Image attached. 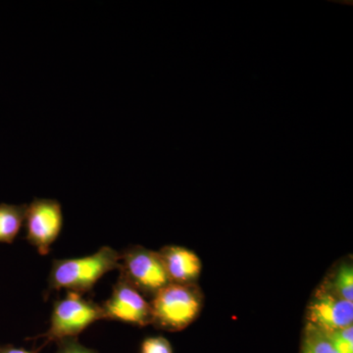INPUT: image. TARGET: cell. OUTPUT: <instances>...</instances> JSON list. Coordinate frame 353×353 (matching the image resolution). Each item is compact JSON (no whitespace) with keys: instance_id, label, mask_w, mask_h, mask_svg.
<instances>
[{"instance_id":"6","label":"cell","mask_w":353,"mask_h":353,"mask_svg":"<svg viewBox=\"0 0 353 353\" xmlns=\"http://www.w3.org/2000/svg\"><path fill=\"white\" fill-rule=\"evenodd\" d=\"M104 319L145 327L152 323V305L126 281L119 278L112 294L101 306Z\"/></svg>"},{"instance_id":"4","label":"cell","mask_w":353,"mask_h":353,"mask_svg":"<svg viewBox=\"0 0 353 353\" xmlns=\"http://www.w3.org/2000/svg\"><path fill=\"white\" fill-rule=\"evenodd\" d=\"M101 319H104V314L101 305L83 299L80 294L69 292L66 297L55 303L50 330L44 336L57 341L75 338L92 323Z\"/></svg>"},{"instance_id":"14","label":"cell","mask_w":353,"mask_h":353,"mask_svg":"<svg viewBox=\"0 0 353 353\" xmlns=\"http://www.w3.org/2000/svg\"><path fill=\"white\" fill-rule=\"evenodd\" d=\"M57 353H97L94 350L83 347L75 338L65 339L58 341Z\"/></svg>"},{"instance_id":"11","label":"cell","mask_w":353,"mask_h":353,"mask_svg":"<svg viewBox=\"0 0 353 353\" xmlns=\"http://www.w3.org/2000/svg\"><path fill=\"white\" fill-rule=\"evenodd\" d=\"M301 353H338L328 334L307 324L304 330Z\"/></svg>"},{"instance_id":"1","label":"cell","mask_w":353,"mask_h":353,"mask_svg":"<svg viewBox=\"0 0 353 353\" xmlns=\"http://www.w3.org/2000/svg\"><path fill=\"white\" fill-rule=\"evenodd\" d=\"M119 262L120 253L109 246L81 259L54 260L48 279L50 289L87 292L108 272L119 268Z\"/></svg>"},{"instance_id":"8","label":"cell","mask_w":353,"mask_h":353,"mask_svg":"<svg viewBox=\"0 0 353 353\" xmlns=\"http://www.w3.org/2000/svg\"><path fill=\"white\" fill-rule=\"evenodd\" d=\"M171 283L180 285L194 284L201 273L199 256L183 246H165L158 252Z\"/></svg>"},{"instance_id":"7","label":"cell","mask_w":353,"mask_h":353,"mask_svg":"<svg viewBox=\"0 0 353 353\" xmlns=\"http://www.w3.org/2000/svg\"><path fill=\"white\" fill-rule=\"evenodd\" d=\"M307 321L308 324L324 332L352 326L353 303L320 287L309 303Z\"/></svg>"},{"instance_id":"12","label":"cell","mask_w":353,"mask_h":353,"mask_svg":"<svg viewBox=\"0 0 353 353\" xmlns=\"http://www.w3.org/2000/svg\"><path fill=\"white\" fill-rule=\"evenodd\" d=\"M325 333L328 334L338 353H353V326Z\"/></svg>"},{"instance_id":"15","label":"cell","mask_w":353,"mask_h":353,"mask_svg":"<svg viewBox=\"0 0 353 353\" xmlns=\"http://www.w3.org/2000/svg\"><path fill=\"white\" fill-rule=\"evenodd\" d=\"M0 353H32L24 348L14 347L12 345H6V347H0Z\"/></svg>"},{"instance_id":"5","label":"cell","mask_w":353,"mask_h":353,"mask_svg":"<svg viewBox=\"0 0 353 353\" xmlns=\"http://www.w3.org/2000/svg\"><path fill=\"white\" fill-rule=\"evenodd\" d=\"M27 239L39 254L46 255L57 240L63 225L59 202L53 199H34L26 209Z\"/></svg>"},{"instance_id":"9","label":"cell","mask_w":353,"mask_h":353,"mask_svg":"<svg viewBox=\"0 0 353 353\" xmlns=\"http://www.w3.org/2000/svg\"><path fill=\"white\" fill-rule=\"evenodd\" d=\"M27 205H0V243H12L24 223Z\"/></svg>"},{"instance_id":"3","label":"cell","mask_w":353,"mask_h":353,"mask_svg":"<svg viewBox=\"0 0 353 353\" xmlns=\"http://www.w3.org/2000/svg\"><path fill=\"white\" fill-rule=\"evenodd\" d=\"M119 269L120 278L148 296L171 284L158 252L143 246H132L120 254Z\"/></svg>"},{"instance_id":"2","label":"cell","mask_w":353,"mask_h":353,"mask_svg":"<svg viewBox=\"0 0 353 353\" xmlns=\"http://www.w3.org/2000/svg\"><path fill=\"white\" fill-rule=\"evenodd\" d=\"M152 323L157 328L176 332L190 326L199 317L202 294L194 284L171 283L153 296Z\"/></svg>"},{"instance_id":"10","label":"cell","mask_w":353,"mask_h":353,"mask_svg":"<svg viewBox=\"0 0 353 353\" xmlns=\"http://www.w3.org/2000/svg\"><path fill=\"white\" fill-rule=\"evenodd\" d=\"M341 299L353 303V267L352 263L340 265L331 280L322 285Z\"/></svg>"},{"instance_id":"13","label":"cell","mask_w":353,"mask_h":353,"mask_svg":"<svg viewBox=\"0 0 353 353\" xmlns=\"http://www.w3.org/2000/svg\"><path fill=\"white\" fill-rule=\"evenodd\" d=\"M139 353H173V347L163 336H152L143 341Z\"/></svg>"}]
</instances>
